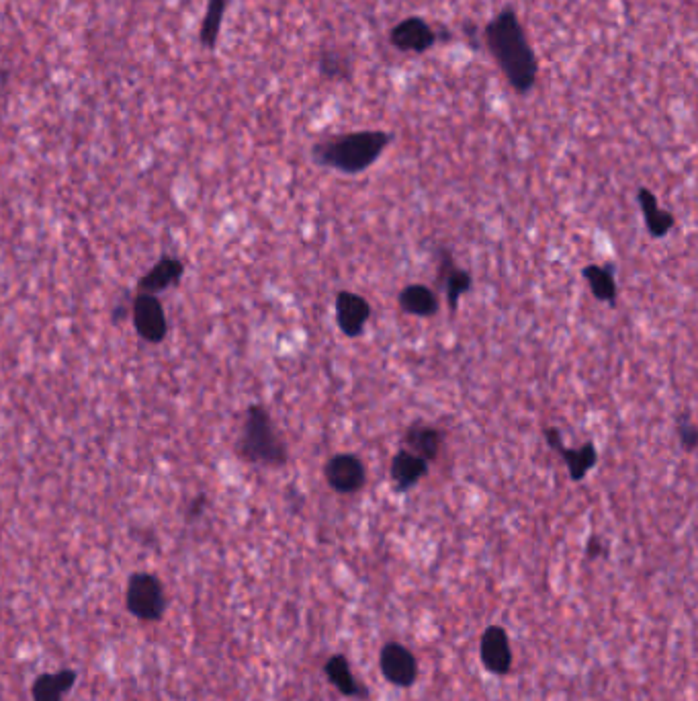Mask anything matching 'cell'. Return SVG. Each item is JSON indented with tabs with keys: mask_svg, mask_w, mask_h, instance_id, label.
<instances>
[{
	"mask_svg": "<svg viewBox=\"0 0 698 701\" xmlns=\"http://www.w3.org/2000/svg\"><path fill=\"white\" fill-rule=\"evenodd\" d=\"M482 37L512 91L527 97L537 87L539 60L516 11L512 7L502 9L482 29Z\"/></svg>",
	"mask_w": 698,
	"mask_h": 701,
	"instance_id": "1",
	"label": "cell"
},
{
	"mask_svg": "<svg viewBox=\"0 0 698 701\" xmlns=\"http://www.w3.org/2000/svg\"><path fill=\"white\" fill-rule=\"evenodd\" d=\"M394 142V134L383 130H361L330 136L312 148V158L318 167L332 169L342 175H361L381 158Z\"/></svg>",
	"mask_w": 698,
	"mask_h": 701,
	"instance_id": "2",
	"label": "cell"
},
{
	"mask_svg": "<svg viewBox=\"0 0 698 701\" xmlns=\"http://www.w3.org/2000/svg\"><path fill=\"white\" fill-rule=\"evenodd\" d=\"M238 458L252 466L283 468L289 462V447L279 433L271 412L263 404H250L236 441Z\"/></svg>",
	"mask_w": 698,
	"mask_h": 701,
	"instance_id": "3",
	"label": "cell"
},
{
	"mask_svg": "<svg viewBox=\"0 0 698 701\" xmlns=\"http://www.w3.org/2000/svg\"><path fill=\"white\" fill-rule=\"evenodd\" d=\"M127 611L140 622H160L166 613V591L152 572H136L129 576L125 591Z\"/></svg>",
	"mask_w": 698,
	"mask_h": 701,
	"instance_id": "4",
	"label": "cell"
},
{
	"mask_svg": "<svg viewBox=\"0 0 698 701\" xmlns=\"http://www.w3.org/2000/svg\"><path fill=\"white\" fill-rule=\"evenodd\" d=\"M439 31L422 17H406L389 31V44L404 54H426L439 44Z\"/></svg>",
	"mask_w": 698,
	"mask_h": 701,
	"instance_id": "5",
	"label": "cell"
},
{
	"mask_svg": "<svg viewBox=\"0 0 698 701\" xmlns=\"http://www.w3.org/2000/svg\"><path fill=\"white\" fill-rule=\"evenodd\" d=\"M136 333L150 345H160L168 335V320L162 302L152 294H138L132 304Z\"/></svg>",
	"mask_w": 698,
	"mask_h": 701,
	"instance_id": "6",
	"label": "cell"
},
{
	"mask_svg": "<svg viewBox=\"0 0 698 701\" xmlns=\"http://www.w3.org/2000/svg\"><path fill=\"white\" fill-rule=\"evenodd\" d=\"M328 486L338 494H355L367 482V468L355 453H336L324 466Z\"/></svg>",
	"mask_w": 698,
	"mask_h": 701,
	"instance_id": "7",
	"label": "cell"
},
{
	"mask_svg": "<svg viewBox=\"0 0 698 701\" xmlns=\"http://www.w3.org/2000/svg\"><path fill=\"white\" fill-rule=\"evenodd\" d=\"M543 437H545L547 447L559 453L561 460L567 466V472H570V478L574 482H582L598 464V449L592 441H588L576 449H570V447L563 445L561 431L555 427H545Z\"/></svg>",
	"mask_w": 698,
	"mask_h": 701,
	"instance_id": "8",
	"label": "cell"
},
{
	"mask_svg": "<svg viewBox=\"0 0 698 701\" xmlns=\"http://www.w3.org/2000/svg\"><path fill=\"white\" fill-rule=\"evenodd\" d=\"M379 669L391 685L396 687H412L418 679V661L410 648L398 642H389L381 648L379 654Z\"/></svg>",
	"mask_w": 698,
	"mask_h": 701,
	"instance_id": "9",
	"label": "cell"
},
{
	"mask_svg": "<svg viewBox=\"0 0 698 701\" xmlns=\"http://www.w3.org/2000/svg\"><path fill=\"white\" fill-rule=\"evenodd\" d=\"M373 314V308L367 298L340 290L336 294V324L340 333L348 339H357L365 333V326Z\"/></svg>",
	"mask_w": 698,
	"mask_h": 701,
	"instance_id": "10",
	"label": "cell"
},
{
	"mask_svg": "<svg viewBox=\"0 0 698 701\" xmlns=\"http://www.w3.org/2000/svg\"><path fill=\"white\" fill-rule=\"evenodd\" d=\"M439 285L445 290L449 312L455 316L461 298L471 292L473 277L467 269L457 265L453 253L447 249H439Z\"/></svg>",
	"mask_w": 698,
	"mask_h": 701,
	"instance_id": "11",
	"label": "cell"
},
{
	"mask_svg": "<svg viewBox=\"0 0 698 701\" xmlns=\"http://www.w3.org/2000/svg\"><path fill=\"white\" fill-rule=\"evenodd\" d=\"M443 445H445V433L439 427L424 421H414L412 425L406 427L402 435V447L412 451L414 456L422 458L428 464L439 460Z\"/></svg>",
	"mask_w": 698,
	"mask_h": 701,
	"instance_id": "12",
	"label": "cell"
},
{
	"mask_svg": "<svg viewBox=\"0 0 698 701\" xmlns=\"http://www.w3.org/2000/svg\"><path fill=\"white\" fill-rule=\"evenodd\" d=\"M484 667L494 675H508L512 669V648L508 632L502 626H490L482 634L479 642Z\"/></svg>",
	"mask_w": 698,
	"mask_h": 701,
	"instance_id": "13",
	"label": "cell"
},
{
	"mask_svg": "<svg viewBox=\"0 0 698 701\" xmlns=\"http://www.w3.org/2000/svg\"><path fill=\"white\" fill-rule=\"evenodd\" d=\"M185 275V263L179 259V257H172V255H164L158 259V263L148 269L140 281H138V290L142 294H152V296H158L166 290H170V287L177 285Z\"/></svg>",
	"mask_w": 698,
	"mask_h": 701,
	"instance_id": "14",
	"label": "cell"
},
{
	"mask_svg": "<svg viewBox=\"0 0 698 701\" xmlns=\"http://www.w3.org/2000/svg\"><path fill=\"white\" fill-rule=\"evenodd\" d=\"M428 470H430L428 462H424L422 458L414 456L412 451L402 447L396 456L391 458L389 478L398 492H408L428 476Z\"/></svg>",
	"mask_w": 698,
	"mask_h": 701,
	"instance_id": "15",
	"label": "cell"
},
{
	"mask_svg": "<svg viewBox=\"0 0 698 701\" xmlns=\"http://www.w3.org/2000/svg\"><path fill=\"white\" fill-rule=\"evenodd\" d=\"M637 203L645 220V228L653 238H664L674 230L676 218L672 216V212L662 208L656 193H653L649 187H639Z\"/></svg>",
	"mask_w": 698,
	"mask_h": 701,
	"instance_id": "16",
	"label": "cell"
},
{
	"mask_svg": "<svg viewBox=\"0 0 698 701\" xmlns=\"http://www.w3.org/2000/svg\"><path fill=\"white\" fill-rule=\"evenodd\" d=\"M398 306L408 316L418 318H432L439 312V296L428 285L422 283H410L398 294Z\"/></svg>",
	"mask_w": 698,
	"mask_h": 701,
	"instance_id": "17",
	"label": "cell"
},
{
	"mask_svg": "<svg viewBox=\"0 0 698 701\" xmlns=\"http://www.w3.org/2000/svg\"><path fill=\"white\" fill-rule=\"evenodd\" d=\"M78 673L74 669H62L58 673H43L31 685L33 701H62L74 687Z\"/></svg>",
	"mask_w": 698,
	"mask_h": 701,
	"instance_id": "18",
	"label": "cell"
},
{
	"mask_svg": "<svg viewBox=\"0 0 698 701\" xmlns=\"http://www.w3.org/2000/svg\"><path fill=\"white\" fill-rule=\"evenodd\" d=\"M324 675L332 683V687L346 697H365L367 695L365 687L353 675L351 665H348L346 656H342V654H334L328 658L326 665H324Z\"/></svg>",
	"mask_w": 698,
	"mask_h": 701,
	"instance_id": "19",
	"label": "cell"
},
{
	"mask_svg": "<svg viewBox=\"0 0 698 701\" xmlns=\"http://www.w3.org/2000/svg\"><path fill=\"white\" fill-rule=\"evenodd\" d=\"M582 277L586 279L592 296L598 302H604L608 306H617L619 290H617V279L613 267H602V265H586L582 269Z\"/></svg>",
	"mask_w": 698,
	"mask_h": 701,
	"instance_id": "20",
	"label": "cell"
},
{
	"mask_svg": "<svg viewBox=\"0 0 698 701\" xmlns=\"http://www.w3.org/2000/svg\"><path fill=\"white\" fill-rule=\"evenodd\" d=\"M226 5H228V0H207V11H205L201 31H199L201 46L205 50H215V46H217V39H220V31H222L224 13H226Z\"/></svg>",
	"mask_w": 698,
	"mask_h": 701,
	"instance_id": "21",
	"label": "cell"
},
{
	"mask_svg": "<svg viewBox=\"0 0 698 701\" xmlns=\"http://www.w3.org/2000/svg\"><path fill=\"white\" fill-rule=\"evenodd\" d=\"M320 74L330 80H348L353 76L351 60H348L342 52L338 50H324L320 54Z\"/></svg>",
	"mask_w": 698,
	"mask_h": 701,
	"instance_id": "22",
	"label": "cell"
},
{
	"mask_svg": "<svg viewBox=\"0 0 698 701\" xmlns=\"http://www.w3.org/2000/svg\"><path fill=\"white\" fill-rule=\"evenodd\" d=\"M676 433H678V441L682 445L684 451L692 453L698 445V429L692 421H688L686 417H680L676 423Z\"/></svg>",
	"mask_w": 698,
	"mask_h": 701,
	"instance_id": "23",
	"label": "cell"
},
{
	"mask_svg": "<svg viewBox=\"0 0 698 701\" xmlns=\"http://www.w3.org/2000/svg\"><path fill=\"white\" fill-rule=\"evenodd\" d=\"M205 507H207V497H205V494H197V497H195V499L189 503V507H187V513H185L187 521H189V523L197 521V519L203 515Z\"/></svg>",
	"mask_w": 698,
	"mask_h": 701,
	"instance_id": "24",
	"label": "cell"
},
{
	"mask_svg": "<svg viewBox=\"0 0 698 701\" xmlns=\"http://www.w3.org/2000/svg\"><path fill=\"white\" fill-rule=\"evenodd\" d=\"M604 554H606L604 542L598 538V535H592V538L588 540V546H586V556H588V560H596V558H600V556H604Z\"/></svg>",
	"mask_w": 698,
	"mask_h": 701,
	"instance_id": "25",
	"label": "cell"
},
{
	"mask_svg": "<svg viewBox=\"0 0 698 701\" xmlns=\"http://www.w3.org/2000/svg\"><path fill=\"white\" fill-rule=\"evenodd\" d=\"M9 80H11V72L7 68L0 66V93H3L9 87Z\"/></svg>",
	"mask_w": 698,
	"mask_h": 701,
	"instance_id": "26",
	"label": "cell"
}]
</instances>
